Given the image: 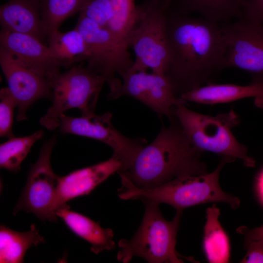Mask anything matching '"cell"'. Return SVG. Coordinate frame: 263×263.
I'll return each instance as SVG.
<instances>
[{
  "label": "cell",
  "mask_w": 263,
  "mask_h": 263,
  "mask_svg": "<svg viewBox=\"0 0 263 263\" xmlns=\"http://www.w3.org/2000/svg\"><path fill=\"white\" fill-rule=\"evenodd\" d=\"M79 14L107 28L113 15L111 0H87Z\"/></svg>",
  "instance_id": "27"
},
{
  "label": "cell",
  "mask_w": 263,
  "mask_h": 263,
  "mask_svg": "<svg viewBox=\"0 0 263 263\" xmlns=\"http://www.w3.org/2000/svg\"><path fill=\"white\" fill-rule=\"evenodd\" d=\"M235 159L223 156L211 172L199 175L178 177L157 187L141 188L135 186L123 172H118L121 187L118 197L122 200L148 199L173 207L176 211L208 203L224 202L233 209L240 207V199L224 192L219 184V176L224 166Z\"/></svg>",
  "instance_id": "3"
},
{
  "label": "cell",
  "mask_w": 263,
  "mask_h": 263,
  "mask_svg": "<svg viewBox=\"0 0 263 263\" xmlns=\"http://www.w3.org/2000/svg\"><path fill=\"white\" fill-rule=\"evenodd\" d=\"M0 65L8 88L18 103V121L27 119L26 113L37 100L52 101L53 90L49 80L44 75L0 48Z\"/></svg>",
  "instance_id": "13"
},
{
  "label": "cell",
  "mask_w": 263,
  "mask_h": 263,
  "mask_svg": "<svg viewBox=\"0 0 263 263\" xmlns=\"http://www.w3.org/2000/svg\"><path fill=\"white\" fill-rule=\"evenodd\" d=\"M40 0H9L0 6L1 29L28 34L44 43L47 36L41 25Z\"/></svg>",
  "instance_id": "17"
},
{
  "label": "cell",
  "mask_w": 263,
  "mask_h": 263,
  "mask_svg": "<svg viewBox=\"0 0 263 263\" xmlns=\"http://www.w3.org/2000/svg\"><path fill=\"white\" fill-rule=\"evenodd\" d=\"M241 16L263 25V0H244Z\"/></svg>",
  "instance_id": "28"
},
{
  "label": "cell",
  "mask_w": 263,
  "mask_h": 263,
  "mask_svg": "<svg viewBox=\"0 0 263 263\" xmlns=\"http://www.w3.org/2000/svg\"><path fill=\"white\" fill-rule=\"evenodd\" d=\"M111 1L113 15L107 28L126 42V37L136 6L135 0Z\"/></svg>",
  "instance_id": "25"
},
{
  "label": "cell",
  "mask_w": 263,
  "mask_h": 263,
  "mask_svg": "<svg viewBox=\"0 0 263 263\" xmlns=\"http://www.w3.org/2000/svg\"><path fill=\"white\" fill-rule=\"evenodd\" d=\"M169 62L165 75L175 95L214 83L224 69L221 25L201 17L166 12Z\"/></svg>",
  "instance_id": "1"
},
{
  "label": "cell",
  "mask_w": 263,
  "mask_h": 263,
  "mask_svg": "<svg viewBox=\"0 0 263 263\" xmlns=\"http://www.w3.org/2000/svg\"><path fill=\"white\" fill-rule=\"evenodd\" d=\"M44 135L42 130L32 134L23 136H16L0 144V167L17 173L20 169V165L27 156L33 145L41 139Z\"/></svg>",
  "instance_id": "24"
},
{
  "label": "cell",
  "mask_w": 263,
  "mask_h": 263,
  "mask_svg": "<svg viewBox=\"0 0 263 263\" xmlns=\"http://www.w3.org/2000/svg\"><path fill=\"white\" fill-rule=\"evenodd\" d=\"M75 28L88 46L87 68L103 77L110 89L115 87L121 81L115 74L122 77L134 64L126 43L107 28L80 14Z\"/></svg>",
  "instance_id": "8"
},
{
  "label": "cell",
  "mask_w": 263,
  "mask_h": 263,
  "mask_svg": "<svg viewBox=\"0 0 263 263\" xmlns=\"http://www.w3.org/2000/svg\"><path fill=\"white\" fill-rule=\"evenodd\" d=\"M141 200L145 206L142 223L132 238L119 241L117 260L128 263L137 257L150 263H182L183 259L193 261L176 250L182 211H176L173 219L168 221L160 211L159 203L148 199Z\"/></svg>",
  "instance_id": "5"
},
{
  "label": "cell",
  "mask_w": 263,
  "mask_h": 263,
  "mask_svg": "<svg viewBox=\"0 0 263 263\" xmlns=\"http://www.w3.org/2000/svg\"><path fill=\"white\" fill-rule=\"evenodd\" d=\"M121 167L120 160L113 155L105 161L59 177L54 206L55 212L69 201L90 193L111 175L120 171Z\"/></svg>",
  "instance_id": "15"
},
{
  "label": "cell",
  "mask_w": 263,
  "mask_h": 263,
  "mask_svg": "<svg viewBox=\"0 0 263 263\" xmlns=\"http://www.w3.org/2000/svg\"><path fill=\"white\" fill-rule=\"evenodd\" d=\"M56 214L74 233L89 243L94 253L97 254L115 247L114 234L111 229L103 228L99 223L71 210L67 204L59 208Z\"/></svg>",
  "instance_id": "18"
},
{
  "label": "cell",
  "mask_w": 263,
  "mask_h": 263,
  "mask_svg": "<svg viewBox=\"0 0 263 263\" xmlns=\"http://www.w3.org/2000/svg\"><path fill=\"white\" fill-rule=\"evenodd\" d=\"M237 232L244 236L245 242L263 240V225L253 229H249L245 226H241L237 229Z\"/></svg>",
  "instance_id": "30"
},
{
  "label": "cell",
  "mask_w": 263,
  "mask_h": 263,
  "mask_svg": "<svg viewBox=\"0 0 263 263\" xmlns=\"http://www.w3.org/2000/svg\"><path fill=\"white\" fill-rule=\"evenodd\" d=\"M221 27L225 46L224 69L263 75V25L241 16Z\"/></svg>",
  "instance_id": "11"
},
{
  "label": "cell",
  "mask_w": 263,
  "mask_h": 263,
  "mask_svg": "<svg viewBox=\"0 0 263 263\" xmlns=\"http://www.w3.org/2000/svg\"><path fill=\"white\" fill-rule=\"evenodd\" d=\"M244 0H172L167 10L185 15L197 13L201 17L221 25L239 18Z\"/></svg>",
  "instance_id": "19"
},
{
  "label": "cell",
  "mask_w": 263,
  "mask_h": 263,
  "mask_svg": "<svg viewBox=\"0 0 263 263\" xmlns=\"http://www.w3.org/2000/svg\"><path fill=\"white\" fill-rule=\"evenodd\" d=\"M252 75L248 85L210 84L188 91L180 98L186 102L215 105L254 97L255 105L263 109V75Z\"/></svg>",
  "instance_id": "16"
},
{
  "label": "cell",
  "mask_w": 263,
  "mask_h": 263,
  "mask_svg": "<svg viewBox=\"0 0 263 263\" xmlns=\"http://www.w3.org/2000/svg\"><path fill=\"white\" fill-rule=\"evenodd\" d=\"M18 107L16 99L9 88L0 91V136L10 139L15 137L12 128L15 109Z\"/></svg>",
  "instance_id": "26"
},
{
  "label": "cell",
  "mask_w": 263,
  "mask_h": 263,
  "mask_svg": "<svg viewBox=\"0 0 263 263\" xmlns=\"http://www.w3.org/2000/svg\"><path fill=\"white\" fill-rule=\"evenodd\" d=\"M203 248L207 260L212 263H226L230 260L229 238L219 221L220 210L213 204L206 210Z\"/></svg>",
  "instance_id": "21"
},
{
  "label": "cell",
  "mask_w": 263,
  "mask_h": 263,
  "mask_svg": "<svg viewBox=\"0 0 263 263\" xmlns=\"http://www.w3.org/2000/svg\"><path fill=\"white\" fill-rule=\"evenodd\" d=\"M0 48L50 79L63 67L48 46L31 35L1 29Z\"/></svg>",
  "instance_id": "14"
},
{
  "label": "cell",
  "mask_w": 263,
  "mask_h": 263,
  "mask_svg": "<svg viewBox=\"0 0 263 263\" xmlns=\"http://www.w3.org/2000/svg\"><path fill=\"white\" fill-rule=\"evenodd\" d=\"M112 116L109 112L80 117L64 113L60 116L59 131L63 133L91 138L107 144L113 149V155L121 163L120 171H125L147 141L142 138H131L122 134L113 125Z\"/></svg>",
  "instance_id": "10"
},
{
  "label": "cell",
  "mask_w": 263,
  "mask_h": 263,
  "mask_svg": "<svg viewBox=\"0 0 263 263\" xmlns=\"http://www.w3.org/2000/svg\"><path fill=\"white\" fill-rule=\"evenodd\" d=\"M114 90L108 94L110 100L128 95L140 101L169 120L173 117L172 111L177 105L187 102L177 97L165 75L147 72L127 73Z\"/></svg>",
  "instance_id": "12"
},
{
  "label": "cell",
  "mask_w": 263,
  "mask_h": 263,
  "mask_svg": "<svg viewBox=\"0 0 263 263\" xmlns=\"http://www.w3.org/2000/svg\"><path fill=\"white\" fill-rule=\"evenodd\" d=\"M47 41L52 55L63 67L69 68L75 63L86 60L88 46L76 28L65 32L56 31L47 37Z\"/></svg>",
  "instance_id": "22"
},
{
  "label": "cell",
  "mask_w": 263,
  "mask_h": 263,
  "mask_svg": "<svg viewBox=\"0 0 263 263\" xmlns=\"http://www.w3.org/2000/svg\"><path fill=\"white\" fill-rule=\"evenodd\" d=\"M172 114L189 140L199 150L239 159L245 166L254 167L255 160L248 155L247 147L239 142L232 132L241 122L234 110L210 115L181 104L173 108Z\"/></svg>",
  "instance_id": "6"
},
{
  "label": "cell",
  "mask_w": 263,
  "mask_h": 263,
  "mask_svg": "<svg viewBox=\"0 0 263 263\" xmlns=\"http://www.w3.org/2000/svg\"><path fill=\"white\" fill-rule=\"evenodd\" d=\"M169 121V126L163 125L154 140L122 171L139 188H154L178 177L208 173L202 159L204 152L192 144L175 117Z\"/></svg>",
  "instance_id": "2"
},
{
  "label": "cell",
  "mask_w": 263,
  "mask_h": 263,
  "mask_svg": "<svg viewBox=\"0 0 263 263\" xmlns=\"http://www.w3.org/2000/svg\"><path fill=\"white\" fill-rule=\"evenodd\" d=\"M56 140V136L54 135L46 141L37 160L31 165L25 187L13 214L24 211L33 213L43 221H57L54 206L59 177L54 173L51 163Z\"/></svg>",
  "instance_id": "9"
},
{
  "label": "cell",
  "mask_w": 263,
  "mask_h": 263,
  "mask_svg": "<svg viewBox=\"0 0 263 263\" xmlns=\"http://www.w3.org/2000/svg\"><path fill=\"white\" fill-rule=\"evenodd\" d=\"M256 188L259 197L263 205V167L257 178Z\"/></svg>",
  "instance_id": "31"
},
{
  "label": "cell",
  "mask_w": 263,
  "mask_h": 263,
  "mask_svg": "<svg viewBox=\"0 0 263 263\" xmlns=\"http://www.w3.org/2000/svg\"><path fill=\"white\" fill-rule=\"evenodd\" d=\"M45 242L39 230L32 224L24 232L13 230L9 227L0 226V263H21L27 251L31 247Z\"/></svg>",
  "instance_id": "20"
},
{
  "label": "cell",
  "mask_w": 263,
  "mask_h": 263,
  "mask_svg": "<svg viewBox=\"0 0 263 263\" xmlns=\"http://www.w3.org/2000/svg\"><path fill=\"white\" fill-rule=\"evenodd\" d=\"M53 104L39 120L41 125L53 131L59 128L60 116L70 109H78L82 115L94 113L105 79L86 67L73 65L50 79Z\"/></svg>",
  "instance_id": "7"
},
{
  "label": "cell",
  "mask_w": 263,
  "mask_h": 263,
  "mask_svg": "<svg viewBox=\"0 0 263 263\" xmlns=\"http://www.w3.org/2000/svg\"><path fill=\"white\" fill-rule=\"evenodd\" d=\"M244 245L247 248V252L240 263H263V240L245 242Z\"/></svg>",
  "instance_id": "29"
},
{
  "label": "cell",
  "mask_w": 263,
  "mask_h": 263,
  "mask_svg": "<svg viewBox=\"0 0 263 263\" xmlns=\"http://www.w3.org/2000/svg\"><path fill=\"white\" fill-rule=\"evenodd\" d=\"M172 1L145 0L136 5L125 38L135 59L127 73L150 69L153 73L165 75L169 62L166 12Z\"/></svg>",
  "instance_id": "4"
},
{
  "label": "cell",
  "mask_w": 263,
  "mask_h": 263,
  "mask_svg": "<svg viewBox=\"0 0 263 263\" xmlns=\"http://www.w3.org/2000/svg\"><path fill=\"white\" fill-rule=\"evenodd\" d=\"M87 0H40V17L47 37L58 31L62 23L80 12Z\"/></svg>",
  "instance_id": "23"
}]
</instances>
